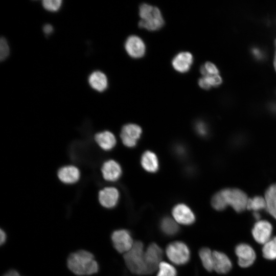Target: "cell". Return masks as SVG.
<instances>
[{
	"mask_svg": "<svg viewBox=\"0 0 276 276\" xmlns=\"http://www.w3.org/2000/svg\"><path fill=\"white\" fill-rule=\"evenodd\" d=\"M200 73L204 76L206 75H218L219 70L216 66L211 62H206L201 65L200 69Z\"/></svg>",
	"mask_w": 276,
	"mask_h": 276,
	"instance_id": "4316f807",
	"label": "cell"
},
{
	"mask_svg": "<svg viewBox=\"0 0 276 276\" xmlns=\"http://www.w3.org/2000/svg\"><path fill=\"white\" fill-rule=\"evenodd\" d=\"M3 276H20L19 273L15 270H11L6 272Z\"/></svg>",
	"mask_w": 276,
	"mask_h": 276,
	"instance_id": "8d00e7d4",
	"label": "cell"
},
{
	"mask_svg": "<svg viewBox=\"0 0 276 276\" xmlns=\"http://www.w3.org/2000/svg\"><path fill=\"white\" fill-rule=\"evenodd\" d=\"M265 199L276 200V183L271 185L266 191Z\"/></svg>",
	"mask_w": 276,
	"mask_h": 276,
	"instance_id": "1f68e13d",
	"label": "cell"
},
{
	"mask_svg": "<svg viewBox=\"0 0 276 276\" xmlns=\"http://www.w3.org/2000/svg\"><path fill=\"white\" fill-rule=\"evenodd\" d=\"M160 228L164 234L169 236L175 235L179 231L178 223L170 217H165L161 220Z\"/></svg>",
	"mask_w": 276,
	"mask_h": 276,
	"instance_id": "44dd1931",
	"label": "cell"
},
{
	"mask_svg": "<svg viewBox=\"0 0 276 276\" xmlns=\"http://www.w3.org/2000/svg\"><path fill=\"white\" fill-rule=\"evenodd\" d=\"M141 128L134 124H128L122 129L120 136L124 145L128 147H134L142 134Z\"/></svg>",
	"mask_w": 276,
	"mask_h": 276,
	"instance_id": "ba28073f",
	"label": "cell"
},
{
	"mask_svg": "<svg viewBox=\"0 0 276 276\" xmlns=\"http://www.w3.org/2000/svg\"><path fill=\"white\" fill-rule=\"evenodd\" d=\"M10 49L7 40L2 37L0 40V60H5L9 56Z\"/></svg>",
	"mask_w": 276,
	"mask_h": 276,
	"instance_id": "f1b7e54d",
	"label": "cell"
},
{
	"mask_svg": "<svg viewBox=\"0 0 276 276\" xmlns=\"http://www.w3.org/2000/svg\"><path fill=\"white\" fill-rule=\"evenodd\" d=\"M213 270L220 274H225L228 272L232 268V264L228 257L224 253L214 251Z\"/></svg>",
	"mask_w": 276,
	"mask_h": 276,
	"instance_id": "5bb4252c",
	"label": "cell"
},
{
	"mask_svg": "<svg viewBox=\"0 0 276 276\" xmlns=\"http://www.w3.org/2000/svg\"><path fill=\"white\" fill-rule=\"evenodd\" d=\"M111 238L114 248L120 253L125 254L129 251L134 242L130 233L124 229L114 231Z\"/></svg>",
	"mask_w": 276,
	"mask_h": 276,
	"instance_id": "52a82bcc",
	"label": "cell"
},
{
	"mask_svg": "<svg viewBox=\"0 0 276 276\" xmlns=\"http://www.w3.org/2000/svg\"><path fill=\"white\" fill-rule=\"evenodd\" d=\"M95 140L102 149L106 151L112 149L116 144L114 135L108 131L97 133L95 136Z\"/></svg>",
	"mask_w": 276,
	"mask_h": 276,
	"instance_id": "d6986e66",
	"label": "cell"
},
{
	"mask_svg": "<svg viewBox=\"0 0 276 276\" xmlns=\"http://www.w3.org/2000/svg\"><path fill=\"white\" fill-rule=\"evenodd\" d=\"M61 0H44L42 6L44 9L50 11H57L61 6Z\"/></svg>",
	"mask_w": 276,
	"mask_h": 276,
	"instance_id": "83f0119b",
	"label": "cell"
},
{
	"mask_svg": "<svg viewBox=\"0 0 276 276\" xmlns=\"http://www.w3.org/2000/svg\"><path fill=\"white\" fill-rule=\"evenodd\" d=\"M6 239V233L4 231H3L2 229H1L0 232V243L2 245L3 243H5Z\"/></svg>",
	"mask_w": 276,
	"mask_h": 276,
	"instance_id": "d590c367",
	"label": "cell"
},
{
	"mask_svg": "<svg viewBox=\"0 0 276 276\" xmlns=\"http://www.w3.org/2000/svg\"><path fill=\"white\" fill-rule=\"evenodd\" d=\"M253 216L257 220L259 221L260 218V215L258 212H255L253 214Z\"/></svg>",
	"mask_w": 276,
	"mask_h": 276,
	"instance_id": "74e56055",
	"label": "cell"
},
{
	"mask_svg": "<svg viewBox=\"0 0 276 276\" xmlns=\"http://www.w3.org/2000/svg\"><path fill=\"white\" fill-rule=\"evenodd\" d=\"M195 128L197 132L201 136H205L208 133V128L204 123L202 122H197Z\"/></svg>",
	"mask_w": 276,
	"mask_h": 276,
	"instance_id": "d6a6232c",
	"label": "cell"
},
{
	"mask_svg": "<svg viewBox=\"0 0 276 276\" xmlns=\"http://www.w3.org/2000/svg\"><path fill=\"white\" fill-rule=\"evenodd\" d=\"M125 48L128 54L134 58L143 57L146 51L143 40L136 35H131L127 38L125 43Z\"/></svg>",
	"mask_w": 276,
	"mask_h": 276,
	"instance_id": "7c38bea8",
	"label": "cell"
},
{
	"mask_svg": "<svg viewBox=\"0 0 276 276\" xmlns=\"http://www.w3.org/2000/svg\"><path fill=\"white\" fill-rule=\"evenodd\" d=\"M59 179L65 183H74L80 177L79 169L74 166H66L61 168L58 172Z\"/></svg>",
	"mask_w": 276,
	"mask_h": 276,
	"instance_id": "e0dca14e",
	"label": "cell"
},
{
	"mask_svg": "<svg viewBox=\"0 0 276 276\" xmlns=\"http://www.w3.org/2000/svg\"><path fill=\"white\" fill-rule=\"evenodd\" d=\"M235 254L238 258V264L242 268L250 266L256 258L254 249L245 243L237 245L235 248Z\"/></svg>",
	"mask_w": 276,
	"mask_h": 276,
	"instance_id": "30bf717a",
	"label": "cell"
},
{
	"mask_svg": "<svg viewBox=\"0 0 276 276\" xmlns=\"http://www.w3.org/2000/svg\"><path fill=\"white\" fill-rule=\"evenodd\" d=\"M143 168L147 172H155L159 167L158 158L156 154L150 151H146L142 155L141 160Z\"/></svg>",
	"mask_w": 276,
	"mask_h": 276,
	"instance_id": "ffe728a7",
	"label": "cell"
},
{
	"mask_svg": "<svg viewBox=\"0 0 276 276\" xmlns=\"http://www.w3.org/2000/svg\"><path fill=\"white\" fill-rule=\"evenodd\" d=\"M275 55H274V66L276 71V39L275 40Z\"/></svg>",
	"mask_w": 276,
	"mask_h": 276,
	"instance_id": "f35d334b",
	"label": "cell"
},
{
	"mask_svg": "<svg viewBox=\"0 0 276 276\" xmlns=\"http://www.w3.org/2000/svg\"><path fill=\"white\" fill-rule=\"evenodd\" d=\"M119 198L118 190L113 187H107L100 191L99 200L100 204L106 208H112L118 203Z\"/></svg>",
	"mask_w": 276,
	"mask_h": 276,
	"instance_id": "4fadbf2b",
	"label": "cell"
},
{
	"mask_svg": "<svg viewBox=\"0 0 276 276\" xmlns=\"http://www.w3.org/2000/svg\"><path fill=\"white\" fill-rule=\"evenodd\" d=\"M103 178L108 181L117 180L122 174V169L120 165L114 160L105 162L101 168Z\"/></svg>",
	"mask_w": 276,
	"mask_h": 276,
	"instance_id": "2e32d148",
	"label": "cell"
},
{
	"mask_svg": "<svg viewBox=\"0 0 276 276\" xmlns=\"http://www.w3.org/2000/svg\"><path fill=\"white\" fill-rule=\"evenodd\" d=\"M272 225L266 220H259L254 225L251 233L255 241L264 244L270 239Z\"/></svg>",
	"mask_w": 276,
	"mask_h": 276,
	"instance_id": "8fae6325",
	"label": "cell"
},
{
	"mask_svg": "<svg viewBox=\"0 0 276 276\" xmlns=\"http://www.w3.org/2000/svg\"><path fill=\"white\" fill-rule=\"evenodd\" d=\"M226 206H231L238 213L246 209L248 198L246 194L238 189L227 188L219 191Z\"/></svg>",
	"mask_w": 276,
	"mask_h": 276,
	"instance_id": "277c9868",
	"label": "cell"
},
{
	"mask_svg": "<svg viewBox=\"0 0 276 276\" xmlns=\"http://www.w3.org/2000/svg\"><path fill=\"white\" fill-rule=\"evenodd\" d=\"M262 254L266 259L273 260L276 259V237L270 239L264 244Z\"/></svg>",
	"mask_w": 276,
	"mask_h": 276,
	"instance_id": "603a6c76",
	"label": "cell"
},
{
	"mask_svg": "<svg viewBox=\"0 0 276 276\" xmlns=\"http://www.w3.org/2000/svg\"><path fill=\"white\" fill-rule=\"evenodd\" d=\"M210 87L217 86L222 82L221 77L218 75H206L202 77Z\"/></svg>",
	"mask_w": 276,
	"mask_h": 276,
	"instance_id": "f546056e",
	"label": "cell"
},
{
	"mask_svg": "<svg viewBox=\"0 0 276 276\" xmlns=\"http://www.w3.org/2000/svg\"><path fill=\"white\" fill-rule=\"evenodd\" d=\"M141 20L139 26L149 31H156L164 25V20L159 9L155 6L143 3L139 8Z\"/></svg>",
	"mask_w": 276,
	"mask_h": 276,
	"instance_id": "3957f363",
	"label": "cell"
},
{
	"mask_svg": "<svg viewBox=\"0 0 276 276\" xmlns=\"http://www.w3.org/2000/svg\"><path fill=\"white\" fill-rule=\"evenodd\" d=\"M156 276H177L176 269L169 263L162 261L158 266Z\"/></svg>",
	"mask_w": 276,
	"mask_h": 276,
	"instance_id": "d4e9b609",
	"label": "cell"
},
{
	"mask_svg": "<svg viewBox=\"0 0 276 276\" xmlns=\"http://www.w3.org/2000/svg\"><path fill=\"white\" fill-rule=\"evenodd\" d=\"M43 31L45 34L49 35L53 32V27L50 24H45L43 27Z\"/></svg>",
	"mask_w": 276,
	"mask_h": 276,
	"instance_id": "e575fe53",
	"label": "cell"
},
{
	"mask_svg": "<svg viewBox=\"0 0 276 276\" xmlns=\"http://www.w3.org/2000/svg\"><path fill=\"white\" fill-rule=\"evenodd\" d=\"M266 203L265 198L261 196H255L248 199L246 209L257 212L258 211L265 209Z\"/></svg>",
	"mask_w": 276,
	"mask_h": 276,
	"instance_id": "cb8c5ba5",
	"label": "cell"
},
{
	"mask_svg": "<svg viewBox=\"0 0 276 276\" xmlns=\"http://www.w3.org/2000/svg\"><path fill=\"white\" fill-rule=\"evenodd\" d=\"M173 219L177 223L189 225L195 221V216L191 209L183 203L175 205L172 211Z\"/></svg>",
	"mask_w": 276,
	"mask_h": 276,
	"instance_id": "9c48e42d",
	"label": "cell"
},
{
	"mask_svg": "<svg viewBox=\"0 0 276 276\" xmlns=\"http://www.w3.org/2000/svg\"><path fill=\"white\" fill-rule=\"evenodd\" d=\"M163 257V251L157 244L152 243L149 245L144 253L147 274H151L158 270Z\"/></svg>",
	"mask_w": 276,
	"mask_h": 276,
	"instance_id": "8992f818",
	"label": "cell"
},
{
	"mask_svg": "<svg viewBox=\"0 0 276 276\" xmlns=\"http://www.w3.org/2000/svg\"><path fill=\"white\" fill-rule=\"evenodd\" d=\"M199 256L204 268L208 271L213 270V252L207 247L200 249Z\"/></svg>",
	"mask_w": 276,
	"mask_h": 276,
	"instance_id": "7402d4cb",
	"label": "cell"
},
{
	"mask_svg": "<svg viewBox=\"0 0 276 276\" xmlns=\"http://www.w3.org/2000/svg\"><path fill=\"white\" fill-rule=\"evenodd\" d=\"M211 204L217 211H222L227 207L220 192H217L213 196Z\"/></svg>",
	"mask_w": 276,
	"mask_h": 276,
	"instance_id": "484cf974",
	"label": "cell"
},
{
	"mask_svg": "<svg viewBox=\"0 0 276 276\" xmlns=\"http://www.w3.org/2000/svg\"><path fill=\"white\" fill-rule=\"evenodd\" d=\"M67 265L69 269L78 275H88L98 272V264L90 252L84 250L76 251L70 255Z\"/></svg>",
	"mask_w": 276,
	"mask_h": 276,
	"instance_id": "6da1fadb",
	"label": "cell"
},
{
	"mask_svg": "<svg viewBox=\"0 0 276 276\" xmlns=\"http://www.w3.org/2000/svg\"><path fill=\"white\" fill-rule=\"evenodd\" d=\"M166 254L169 260L177 265H185L190 259V249L182 241H174L169 244L166 248Z\"/></svg>",
	"mask_w": 276,
	"mask_h": 276,
	"instance_id": "5b68a950",
	"label": "cell"
},
{
	"mask_svg": "<svg viewBox=\"0 0 276 276\" xmlns=\"http://www.w3.org/2000/svg\"><path fill=\"white\" fill-rule=\"evenodd\" d=\"M88 83L94 89L99 92L104 91L108 86L106 76L104 73L99 71L91 73L88 77Z\"/></svg>",
	"mask_w": 276,
	"mask_h": 276,
	"instance_id": "ac0fdd59",
	"label": "cell"
},
{
	"mask_svg": "<svg viewBox=\"0 0 276 276\" xmlns=\"http://www.w3.org/2000/svg\"><path fill=\"white\" fill-rule=\"evenodd\" d=\"M251 53L257 60H261L264 57L263 51L258 48H253L251 50Z\"/></svg>",
	"mask_w": 276,
	"mask_h": 276,
	"instance_id": "836d02e7",
	"label": "cell"
},
{
	"mask_svg": "<svg viewBox=\"0 0 276 276\" xmlns=\"http://www.w3.org/2000/svg\"><path fill=\"white\" fill-rule=\"evenodd\" d=\"M265 200L266 203V210L276 219V200L265 199Z\"/></svg>",
	"mask_w": 276,
	"mask_h": 276,
	"instance_id": "4dcf8cb0",
	"label": "cell"
},
{
	"mask_svg": "<svg viewBox=\"0 0 276 276\" xmlns=\"http://www.w3.org/2000/svg\"><path fill=\"white\" fill-rule=\"evenodd\" d=\"M144 253L143 243L136 241L132 248L124 254L126 265L132 273L137 275H147Z\"/></svg>",
	"mask_w": 276,
	"mask_h": 276,
	"instance_id": "7a4b0ae2",
	"label": "cell"
},
{
	"mask_svg": "<svg viewBox=\"0 0 276 276\" xmlns=\"http://www.w3.org/2000/svg\"><path fill=\"white\" fill-rule=\"evenodd\" d=\"M193 61L192 55L188 52H182L177 54L172 61L174 68L178 72L186 73L188 72Z\"/></svg>",
	"mask_w": 276,
	"mask_h": 276,
	"instance_id": "9a60e30c",
	"label": "cell"
}]
</instances>
